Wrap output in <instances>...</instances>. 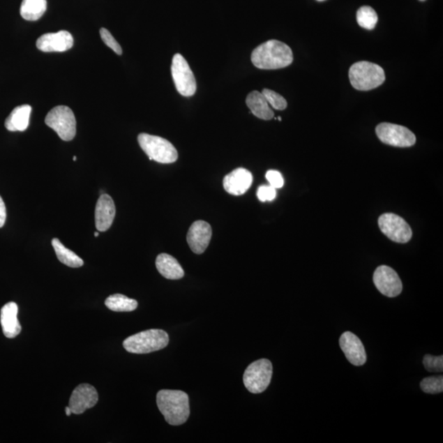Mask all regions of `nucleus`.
<instances>
[{
  "label": "nucleus",
  "mask_w": 443,
  "mask_h": 443,
  "mask_svg": "<svg viewBox=\"0 0 443 443\" xmlns=\"http://www.w3.org/2000/svg\"><path fill=\"white\" fill-rule=\"evenodd\" d=\"M105 306L115 312H130L137 309L138 303L122 294H114L107 298Z\"/></svg>",
  "instance_id": "24"
},
{
  "label": "nucleus",
  "mask_w": 443,
  "mask_h": 443,
  "mask_svg": "<svg viewBox=\"0 0 443 443\" xmlns=\"http://www.w3.org/2000/svg\"><path fill=\"white\" fill-rule=\"evenodd\" d=\"M171 72L177 91L181 96L189 97L197 92V81L183 55L176 54L172 59Z\"/></svg>",
  "instance_id": "8"
},
{
  "label": "nucleus",
  "mask_w": 443,
  "mask_h": 443,
  "mask_svg": "<svg viewBox=\"0 0 443 443\" xmlns=\"http://www.w3.org/2000/svg\"><path fill=\"white\" fill-rule=\"evenodd\" d=\"M169 343L165 331L150 329L130 336L123 342V347L130 353L147 354L165 348Z\"/></svg>",
  "instance_id": "3"
},
{
  "label": "nucleus",
  "mask_w": 443,
  "mask_h": 443,
  "mask_svg": "<svg viewBox=\"0 0 443 443\" xmlns=\"http://www.w3.org/2000/svg\"><path fill=\"white\" fill-rule=\"evenodd\" d=\"M262 94L270 106L277 110H284L287 107V102L284 98L269 89H264Z\"/></svg>",
  "instance_id": "27"
},
{
  "label": "nucleus",
  "mask_w": 443,
  "mask_h": 443,
  "mask_svg": "<svg viewBox=\"0 0 443 443\" xmlns=\"http://www.w3.org/2000/svg\"><path fill=\"white\" fill-rule=\"evenodd\" d=\"M7 217L6 207L1 197H0V227L6 223Z\"/></svg>",
  "instance_id": "32"
},
{
  "label": "nucleus",
  "mask_w": 443,
  "mask_h": 443,
  "mask_svg": "<svg viewBox=\"0 0 443 443\" xmlns=\"http://www.w3.org/2000/svg\"><path fill=\"white\" fill-rule=\"evenodd\" d=\"M100 32L101 39L105 42L107 46H109L110 49L113 50L117 54L121 55L123 54L122 47H121L118 41L114 38V36H112L108 30L105 29V28H101Z\"/></svg>",
  "instance_id": "29"
},
{
  "label": "nucleus",
  "mask_w": 443,
  "mask_h": 443,
  "mask_svg": "<svg viewBox=\"0 0 443 443\" xmlns=\"http://www.w3.org/2000/svg\"><path fill=\"white\" fill-rule=\"evenodd\" d=\"M376 134L382 143L396 147H410L416 142L414 134L403 126L382 123L376 128Z\"/></svg>",
  "instance_id": "9"
},
{
  "label": "nucleus",
  "mask_w": 443,
  "mask_h": 443,
  "mask_svg": "<svg viewBox=\"0 0 443 443\" xmlns=\"http://www.w3.org/2000/svg\"><path fill=\"white\" fill-rule=\"evenodd\" d=\"M340 347L348 361L356 366L365 365L367 354L361 339L351 332L344 333L339 340Z\"/></svg>",
  "instance_id": "13"
},
{
  "label": "nucleus",
  "mask_w": 443,
  "mask_h": 443,
  "mask_svg": "<svg viewBox=\"0 0 443 443\" xmlns=\"http://www.w3.org/2000/svg\"><path fill=\"white\" fill-rule=\"evenodd\" d=\"M47 8L46 0H22L21 16L27 21H37L44 15Z\"/></svg>",
  "instance_id": "22"
},
{
  "label": "nucleus",
  "mask_w": 443,
  "mask_h": 443,
  "mask_svg": "<svg viewBox=\"0 0 443 443\" xmlns=\"http://www.w3.org/2000/svg\"><path fill=\"white\" fill-rule=\"evenodd\" d=\"M77 160V157H76V156H74V157H73V160H74V161H76Z\"/></svg>",
  "instance_id": "35"
},
{
  "label": "nucleus",
  "mask_w": 443,
  "mask_h": 443,
  "mask_svg": "<svg viewBox=\"0 0 443 443\" xmlns=\"http://www.w3.org/2000/svg\"><path fill=\"white\" fill-rule=\"evenodd\" d=\"M158 273L170 280H179L184 277V270L174 257L167 254L158 255L156 261Z\"/></svg>",
  "instance_id": "19"
},
{
  "label": "nucleus",
  "mask_w": 443,
  "mask_h": 443,
  "mask_svg": "<svg viewBox=\"0 0 443 443\" xmlns=\"http://www.w3.org/2000/svg\"><path fill=\"white\" fill-rule=\"evenodd\" d=\"M65 412H66L67 416H71V414H73L72 410L69 407L65 408Z\"/></svg>",
  "instance_id": "33"
},
{
  "label": "nucleus",
  "mask_w": 443,
  "mask_h": 443,
  "mask_svg": "<svg viewBox=\"0 0 443 443\" xmlns=\"http://www.w3.org/2000/svg\"><path fill=\"white\" fill-rule=\"evenodd\" d=\"M94 235H95V236H96V237L99 236V232H95V234H94Z\"/></svg>",
  "instance_id": "34"
},
{
  "label": "nucleus",
  "mask_w": 443,
  "mask_h": 443,
  "mask_svg": "<svg viewBox=\"0 0 443 443\" xmlns=\"http://www.w3.org/2000/svg\"><path fill=\"white\" fill-rule=\"evenodd\" d=\"M157 405L165 421L171 426H181L190 416L188 395L179 390H161L157 394Z\"/></svg>",
  "instance_id": "2"
},
{
  "label": "nucleus",
  "mask_w": 443,
  "mask_h": 443,
  "mask_svg": "<svg viewBox=\"0 0 443 443\" xmlns=\"http://www.w3.org/2000/svg\"><path fill=\"white\" fill-rule=\"evenodd\" d=\"M424 368L430 372L443 371V356H433L431 354H426L423 360Z\"/></svg>",
  "instance_id": "28"
},
{
  "label": "nucleus",
  "mask_w": 443,
  "mask_h": 443,
  "mask_svg": "<svg viewBox=\"0 0 443 443\" xmlns=\"http://www.w3.org/2000/svg\"><path fill=\"white\" fill-rule=\"evenodd\" d=\"M18 306L15 302H8L1 309L3 333L8 338H16L21 333L22 327L17 320Z\"/></svg>",
  "instance_id": "18"
},
{
  "label": "nucleus",
  "mask_w": 443,
  "mask_h": 443,
  "mask_svg": "<svg viewBox=\"0 0 443 443\" xmlns=\"http://www.w3.org/2000/svg\"><path fill=\"white\" fill-rule=\"evenodd\" d=\"M382 233L398 243H407L412 237V230L402 217L394 213H384L379 218Z\"/></svg>",
  "instance_id": "10"
},
{
  "label": "nucleus",
  "mask_w": 443,
  "mask_h": 443,
  "mask_svg": "<svg viewBox=\"0 0 443 443\" xmlns=\"http://www.w3.org/2000/svg\"><path fill=\"white\" fill-rule=\"evenodd\" d=\"M31 113L30 105L16 107L6 120V128L10 132H24L29 126Z\"/></svg>",
  "instance_id": "20"
},
{
  "label": "nucleus",
  "mask_w": 443,
  "mask_h": 443,
  "mask_svg": "<svg viewBox=\"0 0 443 443\" xmlns=\"http://www.w3.org/2000/svg\"><path fill=\"white\" fill-rule=\"evenodd\" d=\"M421 1H426V0H421Z\"/></svg>",
  "instance_id": "38"
},
{
  "label": "nucleus",
  "mask_w": 443,
  "mask_h": 443,
  "mask_svg": "<svg viewBox=\"0 0 443 443\" xmlns=\"http://www.w3.org/2000/svg\"><path fill=\"white\" fill-rule=\"evenodd\" d=\"M253 177L248 170L239 167L227 174L223 179V188L233 195H241L246 193L253 184Z\"/></svg>",
  "instance_id": "17"
},
{
  "label": "nucleus",
  "mask_w": 443,
  "mask_h": 443,
  "mask_svg": "<svg viewBox=\"0 0 443 443\" xmlns=\"http://www.w3.org/2000/svg\"><path fill=\"white\" fill-rule=\"evenodd\" d=\"M115 214L116 208L113 199L109 195H100L99 200H98L95 211L97 230L99 232L109 230L112 225H113Z\"/></svg>",
  "instance_id": "16"
},
{
  "label": "nucleus",
  "mask_w": 443,
  "mask_h": 443,
  "mask_svg": "<svg viewBox=\"0 0 443 443\" xmlns=\"http://www.w3.org/2000/svg\"><path fill=\"white\" fill-rule=\"evenodd\" d=\"M251 62L260 69L283 68L292 64L293 54L291 48L283 42L271 40L253 50Z\"/></svg>",
  "instance_id": "1"
},
{
  "label": "nucleus",
  "mask_w": 443,
  "mask_h": 443,
  "mask_svg": "<svg viewBox=\"0 0 443 443\" xmlns=\"http://www.w3.org/2000/svg\"><path fill=\"white\" fill-rule=\"evenodd\" d=\"M138 143L150 160L160 164H172L179 158L174 144L165 138L142 133L138 136Z\"/></svg>",
  "instance_id": "5"
},
{
  "label": "nucleus",
  "mask_w": 443,
  "mask_h": 443,
  "mask_svg": "<svg viewBox=\"0 0 443 443\" xmlns=\"http://www.w3.org/2000/svg\"><path fill=\"white\" fill-rule=\"evenodd\" d=\"M246 105L257 118L263 120H270L274 117L273 111L266 100L262 93L257 91L250 92L246 98Z\"/></svg>",
  "instance_id": "21"
},
{
  "label": "nucleus",
  "mask_w": 443,
  "mask_h": 443,
  "mask_svg": "<svg viewBox=\"0 0 443 443\" xmlns=\"http://www.w3.org/2000/svg\"><path fill=\"white\" fill-rule=\"evenodd\" d=\"M53 248L60 262L71 268H80L84 261L76 253L65 247L58 239L52 240Z\"/></svg>",
  "instance_id": "23"
},
{
  "label": "nucleus",
  "mask_w": 443,
  "mask_h": 443,
  "mask_svg": "<svg viewBox=\"0 0 443 443\" xmlns=\"http://www.w3.org/2000/svg\"><path fill=\"white\" fill-rule=\"evenodd\" d=\"M273 375L272 363L266 359L251 363L244 373L246 389L251 393L258 394L267 389Z\"/></svg>",
  "instance_id": "7"
},
{
  "label": "nucleus",
  "mask_w": 443,
  "mask_h": 443,
  "mask_svg": "<svg viewBox=\"0 0 443 443\" xmlns=\"http://www.w3.org/2000/svg\"><path fill=\"white\" fill-rule=\"evenodd\" d=\"M276 189L270 185L261 186L257 191V197L262 202H272L276 198Z\"/></svg>",
  "instance_id": "30"
},
{
  "label": "nucleus",
  "mask_w": 443,
  "mask_h": 443,
  "mask_svg": "<svg viewBox=\"0 0 443 443\" xmlns=\"http://www.w3.org/2000/svg\"><path fill=\"white\" fill-rule=\"evenodd\" d=\"M269 185L275 189L282 188L284 185V179L281 174L276 170H269L266 174Z\"/></svg>",
  "instance_id": "31"
},
{
  "label": "nucleus",
  "mask_w": 443,
  "mask_h": 443,
  "mask_svg": "<svg viewBox=\"0 0 443 443\" xmlns=\"http://www.w3.org/2000/svg\"><path fill=\"white\" fill-rule=\"evenodd\" d=\"M421 388L426 393H441L443 391V377L440 375L426 377L421 382Z\"/></svg>",
  "instance_id": "26"
},
{
  "label": "nucleus",
  "mask_w": 443,
  "mask_h": 443,
  "mask_svg": "<svg viewBox=\"0 0 443 443\" xmlns=\"http://www.w3.org/2000/svg\"><path fill=\"white\" fill-rule=\"evenodd\" d=\"M45 124L65 142H70L75 137L77 122L75 115L67 106H57L49 112L45 118Z\"/></svg>",
  "instance_id": "6"
},
{
  "label": "nucleus",
  "mask_w": 443,
  "mask_h": 443,
  "mask_svg": "<svg viewBox=\"0 0 443 443\" xmlns=\"http://www.w3.org/2000/svg\"><path fill=\"white\" fill-rule=\"evenodd\" d=\"M317 1L322 2V1H325V0H317Z\"/></svg>",
  "instance_id": "36"
},
{
  "label": "nucleus",
  "mask_w": 443,
  "mask_h": 443,
  "mask_svg": "<svg viewBox=\"0 0 443 443\" xmlns=\"http://www.w3.org/2000/svg\"><path fill=\"white\" fill-rule=\"evenodd\" d=\"M373 278L377 290L382 295L396 297L403 292L402 280L399 278L398 273L389 266L382 265L377 268Z\"/></svg>",
  "instance_id": "11"
},
{
  "label": "nucleus",
  "mask_w": 443,
  "mask_h": 443,
  "mask_svg": "<svg viewBox=\"0 0 443 443\" xmlns=\"http://www.w3.org/2000/svg\"><path fill=\"white\" fill-rule=\"evenodd\" d=\"M352 85L358 91H367L382 85L385 73L380 65L361 61L354 63L349 71Z\"/></svg>",
  "instance_id": "4"
},
{
  "label": "nucleus",
  "mask_w": 443,
  "mask_h": 443,
  "mask_svg": "<svg viewBox=\"0 0 443 443\" xmlns=\"http://www.w3.org/2000/svg\"><path fill=\"white\" fill-rule=\"evenodd\" d=\"M278 119L279 121H281V120H282V118H280V117H279V118H278Z\"/></svg>",
  "instance_id": "37"
},
{
  "label": "nucleus",
  "mask_w": 443,
  "mask_h": 443,
  "mask_svg": "<svg viewBox=\"0 0 443 443\" xmlns=\"http://www.w3.org/2000/svg\"><path fill=\"white\" fill-rule=\"evenodd\" d=\"M358 24L366 30H373L377 22V15L375 9L370 6L361 7L356 13Z\"/></svg>",
  "instance_id": "25"
},
{
  "label": "nucleus",
  "mask_w": 443,
  "mask_h": 443,
  "mask_svg": "<svg viewBox=\"0 0 443 443\" xmlns=\"http://www.w3.org/2000/svg\"><path fill=\"white\" fill-rule=\"evenodd\" d=\"M212 237V228L207 222L202 220L195 221L189 228L188 233V243L194 253L200 255L211 242Z\"/></svg>",
  "instance_id": "14"
},
{
  "label": "nucleus",
  "mask_w": 443,
  "mask_h": 443,
  "mask_svg": "<svg viewBox=\"0 0 443 443\" xmlns=\"http://www.w3.org/2000/svg\"><path fill=\"white\" fill-rule=\"evenodd\" d=\"M73 37L67 31L42 35L36 41V47L43 52H64L73 46Z\"/></svg>",
  "instance_id": "15"
},
{
  "label": "nucleus",
  "mask_w": 443,
  "mask_h": 443,
  "mask_svg": "<svg viewBox=\"0 0 443 443\" xmlns=\"http://www.w3.org/2000/svg\"><path fill=\"white\" fill-rule=\"evenodd\" d=\"M99 400V396L94 386L83 384L77 386L69 400V407L73 414H81L87 410L94 407Z\"/></svg>",
  "instance_id": "12"
}]
</instances>
